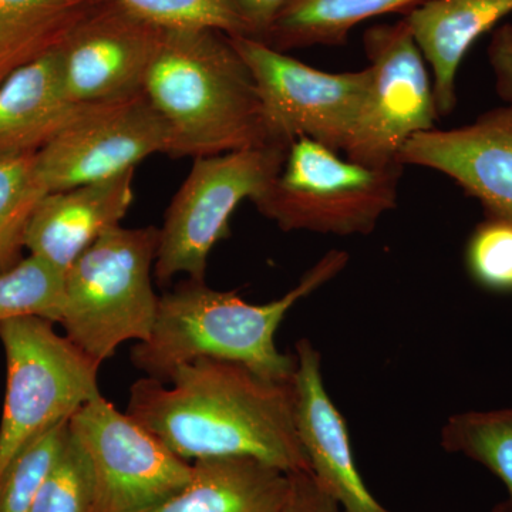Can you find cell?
I'll return each mask as SVG.
<instances>
[{
	"label": "cell",
	"mask_w": 512,
	"mask_h": 512,
	"mask_svg": "<svg viewBox=\"0 0 512 512\" xmlns=\"http://www.w3.org/2000/svg\"><path fill=\"white\" fill-rule=\"evenodd\" d=\"M348 262L345 251L326 252L295 288L265 305L188 278L160 296L153 332L131 349V362L163 383L178 367L201 357L241 363L268 379L292 380L295 355L276 348V332L296 302L336 278Z\"/></svg>",
	"instance_id": "2"
},
{
	"label": "cell",
	"mask_w": 512,
	"mask_h": 512,
	"mask_svg": "<svg viewBox=\"0 0 512 512\" xmlns=\"http://www.w3.org/2000/svg\"><path fill=\"white\" fill-rule=\"evenodd\" d=\"M363 47L369 93L343 156L372 168L402 165L407 141L436 128L439 119L426 60L404 19L366 30Z\"/></svg>",
	"instance_id": "9"
},
{
	"label": "cell",
	"mask_w": 512,
	"mask_h": 512,
	"mask_svg": "<svg viewBox=\"0 0 512 512\" xmlns=\"http://www.w3.org/2000/svg\"><path fill=\"white\" fill-rule=\"evenodd\" d=\"M289 147L244 148L195 158L160 228L154 275L160 285L187 274L205 281L212 248L229 235V221L242 201H254L281 173Z\"/></svg>",
	"instance_id": "7"
},
{
	"label": "cell",
	"mask_w": 512,
	"mask_h": 512,
	"mask_svg": "<svg viewBox=\"0 0 512 512\" xmlns=\"http://www.w3.org/2000/svg\"><path fill=\"white\" fill-rule=\"evenodd\" d=\"M512 13V0H426L407 12L410 32L431 69L439 117L457 106V74L471 46Z\"/></svg>",
	"instance_id": "17"
},
{
	"label": "cell",
	"mask_w": 512,
	"mask_h": 512,
	"mask_svg": "<svg viewBox=\"0 0 512 512\" xmlns=\"http://www.w3.org/2000/svg\"><path fill=\"white\" fill-rule=\"evenodd\" d=\"M402 174L403 165L366 167L302 137L289 146L281 173L252 202L286 232L367 235L396 208Z\"/></svg>",
	"instance_id": "5"
},
{
	"label": "cell",
	"mask_w": 512,
	"mask_h": 512,
	"mask_svg": "<svg viewBox=\"0 0 512 512\" xmlns=\"http://www.w3.org/2000/svg\"><path fill=\"white\" fill-rule=\"evenodd\" d=\"M64 274L49 262L29 255L0 272V323L37 316L60 323Z\"/></svg>",
	"instance_id": "23"
},
{
	"label": "cell",
	"mask_w": 512,
	"mask_h": 512,
	"mask_svg": "<svg viewBox=\"0 0 512 512\" xmlns=\"http://www.w3.org/2000/svg\"><path fill=\"white\" fill-rule=\"evenodd\" d=\"M136 168L126 173L49 192L30 215L23 247L66 274L93 242L126 218L134 201Z\"/></svg>",
	"instance_id": "15"
},
{
	"label": "cell",
	"mask_w": 512,
	"mask_h": 512,
	"mask_svg": "<svg viewBox=\"0 0 512 512\" xmlns=\"http://www.w3.org/2000/svg\"><path fill=\"white\" fill-rule=\"evenodd\" d=\"M170 130L143 92L93 103L36 153L40 187L49 192L99 183L168 154Z\"/></svg>",
	"instance_id": "11"
},
{
	"label": "cell",
	"mask_w": 512,
	"mask_h": 512,
	"mask_svg": "<svg viewBox=\"0 0 512 512\" xmlns=\"http://www.w3.org/2000/svg\"><path fill=\"white\" fill-rule=\"evenodd\" d=\"M440 444L447 453L460 454L494 474L507 497L493 512H512V407L453 414L441 429Z\"/></svg>",
	"instance_id": "21"
},
{
	"label": "cell",
	"mask_w": 512,
	"mask_h": 512,
	"mask_svg": "<svg viewBox=\"0 0 512 512\" xmlns=\"http://www.w3.org/2000/svg\"><path fill=\"white\" fill-rule=\"evenodd\" d=\"M468 274L494 292H512V221L485 217L468 239Z\"/></svg>",
	"instance_id": "27"
},
{
	"label": "cell",
	"mask_w": 512,
	"mask_h": 512,
	"mask_svg": "<svg viewBox=\"0 0 512 512\" xmlns=\"http://www.w3.org/2000/svg\"><path fill=\"white\" fill-rule=\"evenodd\" d=\"M126 413L185 461L252 457L288 474L311 471L296 426L293 379L201 357L178 367L167 383L138 380Z\"/></svg>",
	"instance_id": "1"
},
{
	"label": "cell",
	"mask_w": 512,
	"mask_h": 512,
	"mask_svg": "<svg viewBox=\"0 0 512 512\" xmlns=\"http://www.w3.org/2000/svg\"><path fill=\"white\" fill-rule=\"evenodd\" d=\"M92 104L70 99L59 47L20 67L0 84V154L37 153Z\"/></svg>",
	"instance_id": "16"
},
{
	"label": "cell",
	"mask_w": 512,
	"mask_h": 512,
	"mask_svg": "<svg viewBox=\"0 0 512 512\" xmlns=\"http://www.w3.org/2000/svg\"><path fill=\"white\" fill-rule=\"evenodd\" d=\"M70 430L92 461L94 512H146L190 481L192 464L101 394L73 414Z\"/></svg>",
	"instance_id": "10"
},
{
	"label": "cell",
	"mask_w": 512,
	"mask_h": 512,
	"mask_svg": "<svg viewBox=\"0 0 512 512\" xmlns=\"http://www.w3.org/2000/svg\"><path fill=\"white\" fill-rule=\"evenodd\" d=\"M399 161L447 175L488 217L512 221V107L485 111L466 126L417 134Z\"/></svg>",
	"instance_id": "13"
},
{
	"label": "cell",
	"mask_w": 512,
	"mask_h": 512,
	"mask_svg": "<svg viewBox=\"0 0 512 512\" xmlns=\"http://www.w3.org/2000/svg\"><path fill=\"white\" fill-rule=\"evenodd\" d=\"M242 18L247 20L254 39H262L279 10L288 0H232Z\"/></svg>",
	"instance_id": "30"
},
{
	"label": "cell",
	"mask_w": 512,
	"mask_h": 512,
	"mask_svg": "<svg viewBox=\"0 0 512 512\" xmlns=\"http://www.w3.org/2000/svg\"><path fill=\"white\" fill-rule=\"evenodd\" d=\"M164 30L117 0L94 6L59 46L70 99L100 103L143 92Z\"/></svg>",
	"instance_id": "12"
},
{
	"label": "cell",
	"mask_w": 512,
	"mask_h": 512,
	"mask_svg": "<svg viewBox=\"0 0 512 512\" xmlns=\"http://www.w3.org/2000/svg\"><path fill=\"white\" fill-rule=\"evenodd\" d=\"M103 0H0V84L62 45Z\"/></svg>",
	"instance_id": "20"
},
{
	"label": "cell",
	"mask_w": 512,
	"mask_h": 512,
	"mask_svg": "<svg viewBox=\"0 0 512 512\" xmlns=\"http://www.w3.org/2000/svg\"><path fill=\"white\" fill-rule=\"evenodd\" d=\"M45 195L36 153L0 154V272L16 264L30 215Z\"/></svg>",
	"instance_id": "22"
},
{
	"label": "cell",
	"mask_w": 512,
	"mask_h": 512,
	"mask_svg": "<svg viewBox=\"0 0 512 512\" xmlns=\"http://www.w3.org/2000/svg\"><path fill=\"white\" fill-rule=\"evenodd\" d=\"M70 431V419L37 434L10 461L0 478V512H30Z\"/></svg>",
	"instance_id": "24"
},
{
	"label": "cell",
	"mask_w": 512,
	"mask_h": 512,
	"mask_svg": "<svg viewBox=\"0 0 512 512\" xmlns=\"http://www.w3.org/2000/svg\"><path fill=\"white\" fill-rule=\"evenodd\" d=\"M282 512H345L316 481L311 471L289 474V493Z\"/></svg>",
	"instance_id": "28"
},
{
	"label": "cell",
	"mask_w": 512,
	"mask_h": 512,
	"mask_svg": "<svg viewBox=\"0 0 512 512\" xmlns=\"http://www.w3.org/2000/svg\"><path fill=\"white\" fill-rule=\"evenodd\" d=\"M6 355V394L0 423V478L37 434L99 396L100 365L53 329L26 316L0 323Z\"/></svg>",
	"instance_id": "6"
},
{
	"label": "cell",
	"mask_w": 512,
	"mask_h": 512,
	"mask_svg": "<svg viewBox=\"0 0 512 512\" xmlns=\"http://www.w3.org/2000/svg\"><path fill=\"white\" fill-rule=\"evenodd\" d=\"M295 359L296 426L313 477L345 512H393L373 497L357 470L348 424L323 382L319 350L301 339Z\"/></svg>",
	"instance_id": "14"
},
{
	"label": "cell",
	"mask_w": 512,
	"mask_h": 512,
	"mask_svg": "<svg viewBox=\"0 0 512 512\" xmlns=\"http://www.w3.org/2000/svg\"><path fill=\"white\" fill-rule=\"evenodd\" d=\"M254 74L272 144L306 137L342 153L355 133L370 87V69L328 73L248 36H231Z\"/></svg>",
	"instance_id": "8"
},
{
	"label": "cell",
	"mask_w": 512,
	"mask_h": 512,
	"mask_svg": "<svg viewBox=\"0 0 512 512\" xmlns=\"http://www.w3.org/2000/svg\"><path fill=\"white\" fill-rule=\"evenodd\" d=\"M94 505L96 478L92 461L70 430L30 512H94Z\"/></svg>",
	"instance_id": "26"
},
{
	"label": "cell",
	"mask_w": 512,
	"mask_h": 512,
	"mask_svg": "<svg viewBox=\"0 0 512 512\" xmlns=\"http://www.w3.org/2000/svg\"><path fill=\"white\" fill-rule=\"evenodd\" d=\"M138 18L161 29H214L252 37L232 0H117Z\"/></svg>",
	"instance_id": "25"
},
{
	"label": "cell",
	"mask_w": 512,
	"mask_h": 512,
	"mask_svg": "<svg viewBox=\"0 0 512 512\" xmlns=\"http://www.w3.org/2000/svg\"><path fill=\"white\" fill-rule=\"evenodd\" d=\"M143 93L167 123L171 158L272 144L254 74L220 30L165 29Z\"/></svg>",
	"instance_id": "3"
},
{
	"label": "cell",
	"mask_w": 512,
	"mask_h": 512,
	"mask_svg": "<svg viewBox=\"0 0 512 512\" xmlns=\"http://www.w3.org/2000/svg\"><path fill=\"white\" fill-rule=\"evenodd\" d=\"M160 228L114 227L83 252L64 274L60 325L94 362L120 345L150 338L158 301L151 282Z\"/></svg>",
	"instance_id": "4"
},
{
	"label": "cell",
	"mask_w": 512,
	"mask_h": 512,
	"mask_svg": "<svg viewBox=\"0 0 512 512\" xmlns=\"http://www.w3.org/2000/svg\"><path fill=\"white\" fill-rule=\"evenodd\" d=\"M288 493L289 474L264 461L205 458L183 490L146 512H282Z\"/></svg>",
	"instance_id": "18"
},
{
	"label": "cell",
	"mask_w": 512,
	"mask_h": 512,
	"mask_svg": "<svg viewBox=\"0 0 512 512\" xmlns=\"http://www.w3.org/2000/svg\"><path fill=\"white\" fill-rule=\"evenodd\" d=\"M488 62L493 70L495 92L512 107V25L505 23L494 30L487 49Z\"/></svg>",
	"instance_id": "29"
},
{
	"label": "cell",
	"mask_w": 512,
	"mask_h": 512,
	"mask_svg": "<svg viewBox=\"0 0 512 512\" xmlns=\"http://www.w3.org/2000/svg\"><path fill=\"white\" fill-rule=\"evenodd\" d=\"M426 0H288L262 36L279 52L339 46L359 23L393 12H410Z\"/></svg>",
	"instance_id": "19"
}]
</instances>
